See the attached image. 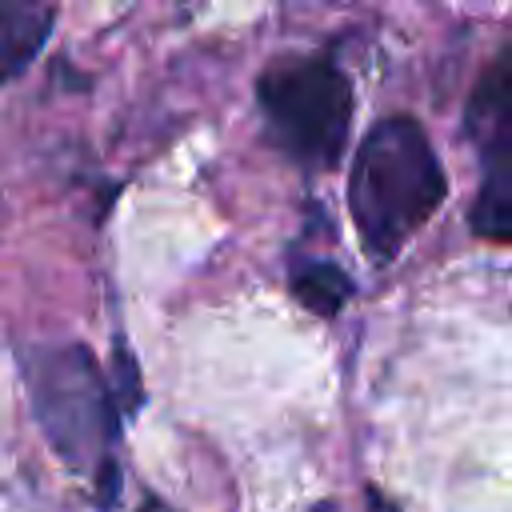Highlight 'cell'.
I'll use <instances>...</instances> for the list:
<instances>
[{
    "mask_svg": "<svg viewBox=\"0 0 512 512\" xmlns=\"http://www.w3.org/2000/svg\"><path fill=\"white\" fill-rule=\"evenodd\" d=\"M444 196L448 176L420 120L384 116L364 132L348 176V212L360 248L376 268L404 252Z\"/></svg>",
    "mask_w": 512,
    "mask_h": 512,
    "instance_id": "1",
    "label": "cell"
},
{
    "mask_svg": "<svg viewBox=\"0 0 512 512\" xmlns=\"http://www.w3.org/2000/svg\"><path fill=\"white\" fill-rule=\"evenodd\" d=\"M20 372L52 452L96 480L100 508L120 500V404L104 380L88 344H28L20 352Z\"/></svg>",
    "mask_w": 512,
    "mask_h": 512,
    "instance_id": "2",
    "label": "cell"
},
{
    "mask_svg": "<svg viewBox=\"0 0 512 512\" xmlns=\"http://www.w3.org/2000/svg\"><path fill=\"white\" fill-rule=\"evenodd\" d=\"M256 108L268 144L284 160L308 172H328L348 148L356 112L352 76L320 52L280 56L256 76Z\"/></svg>",
    "mask_w": 512,
    "mask_h": 512,
    "instance_id": "3",
    "label": "cell"
},
{
    "mask_svg": "<svg viewBox=\"0 0 512 512\" xmlns=\"http://www.w3.org/2000/svg\"><path fill=\"white\" fill-rule=\"evenodd\" d=\"M464 132L480 152V188L472 200V232L504 244L512 232V40L472 88Z\"/></svg>",
    "mask_w": 512,
    "mask_h": 512,
    "instance_id": "4",
    "label": "cell"
},
{
    "mask_svg": "<svg viewBox=\"0 0 512 512\" xmlns=\"http://www.w3.org/2000/svg\"><path fill=\"white\" fill-rule=\"evenodd\" d=\"M56 24L52 4L32 0H0V88L16 80L48 44Z\"/></svg>",
    "mask_w": 512,
    "mask_h": 512,
    "instance_id": "5",
    "label": "cell"
},
{
    "mask_svg": "<svg viewBox=\"0 0 512 512\" xmlns=\"http://www.w3.org/2000/svg\"><path fill=\"white\" fill-rule=\"evenodd\" d=\"M288 288L316 316H336L352 296L348 272L340 264H332V260H296L292 276H288Z\"/></svg>",
    "mask_w": 512,
    "mask_h": 512,
    "instance_id": "6",
    "label": "cell"
},
{
    "mask_svg": "<svg viewBox=\"0 0 512 512\" xmlns=\"http://www.w3.org/2000/svg\"><path fill=\"white\" fill-rule=\"evenodd\" d=\"M136 512H172V508H168L164 500H152V496H148V500H144V504H140Z\"/></svg>",
    "mask_w": 512,
    "mask_h": 512,
    "instance_id": "7",
    "label": "cell"
},
{
    "mask_svg": "<svg viewBox=\"0 0 512 512\" xmlns=\"http://www.w3.org/2000/svg\"><path fill=\"white\" fill-rule=\"evenodd\" d=\"M308 512H336V504H332V500H324V504H312Z\"/></svg>",
    "mask_w": 512,
    "mask_h": 512,
    "instance_id": "8",
    "label": "cell"
}]
</instances>
